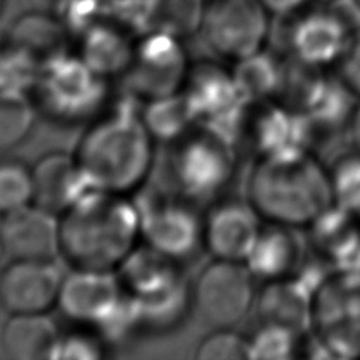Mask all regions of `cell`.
I'll return each instance as SVG.
<instances>
[{
	"instance_id": "33",
	"label": "cell",
	"mask_w": 360,
	"mask_h": 360,
	"mask_svg": "<svg viewBox=\"0 0 360 360\" xmlns=\"http://www.w3.org/2000/svg\"><path fill=\"white\" fill-rule=\"evenodd\" d=\"M101 357V349L95 340L70 335L59 338L51 360H95Z\"/></svg>"
},
{
	"instance_id": "25",
	"label": "cell",
	"mask_w": 360,
	"mask_h": 360,
	"mask_svg": "<svg viewBox=\"0 0 360 360\" xmlns=\"http://www.w3.org/2000/svg\"><path fill=\"white\" fill-rule=\"evenodd\" d=\"M195 120L191 108L185 95L174 94L165 98L152 100L146 109L143 122L152 138L163 141L179 139L190 130V124Z\"/></svg>"
},
{
	"instance_id": "9",
	"label": "cell",
	"mask_w": 360,
	"mask_h": 360,
	"mask_svg": "<svg viewBox=\"0 0 360 360\" xmlns=\"http://www.w3.org/2000/svg\"><path fill=\"white\" fill-rule=\"evenodd\" d=\"M318 10L300 11L291 30V48L297 60L308 68H323L338 63L346 46L360 29V10L352 2L348 13L337 2Z\"/></svg>"
},
{
	"instance_id": "31",
	"label": "cell",
	"mask_w": 360,
	"mask_h": 360,
	"mask_svg": "<svg viewBox=\"0 0 360 360\" xmlns=\"http://www.w3.org/2000/svg\"><path fill=\"white\" fill-rule=\"evenodd\" d=\"M297 335L288 327L276 324H262L261 329L248 340L250 359L258 360H286L291 359L297 348Z\"/></svg>"
},
{
	"instance_id": "40",
	"label": "cell",
	"mask_w": 360,
	"mask_h": 360,
	"mask_svg": "<svg viewBox=\"0 0 360 360\" xmlns=\"http://www.w3.org/2000/svg\"><path fill=\"white\" fill-rule=\"evenodd\" d=\"M352 2H354L359 6V10H360V0H352Z\"/></svg>"
},
{
	"instance_id": "8",
	"label": "cell",
	"mask_w": 360,
	"mask_h": 360,
	"mask_svg": "<svg viewBox=\"0 0 360 360\" xmlns=\"http://www.w3.org/2000/svg\"><path fill=\"white\" fill-rule=\"evenodd\" d=\"M191 300L204 323L215 329H231L256 304L255 276L243 262L217 259L198 276Z\"/></svg>"
},
{
	"instance_id": "14",
	"label": "cell",
	"mask_w": 360,
	"mask_h": 360,
	"mask_svg": "<svg viewBox=\"0 0 360 360\" xmlns=\"http://www.w3.org/2000/svg\"><path fill=\"white\" fill-rule=\"evenodd\" d=\"M261 229V215L252 204L231 201L210 212L202 240L215 259L245 262Z\"/></svg>"
},
{
	"instance_id": "10",
	"label": "cell",
	"mask_w": 360,
	"mask_h": 360,
	"mask_svg": "<svg viewBox=\"0 0 360 360\" xmlns=\"http://www.w3.org/2000/svg\"><path fill=\"white\" fill-rule=\"evenodd\" d=\"M127 79L134 94L149 101L179 94L186 81V57L179 38L149 32L134 46Z\"/></svg>"
},
{
	"instance_id": "7",
	"label": "cell",
	"mask_w": 360,
	"mask_h": 360,
	"mask_svg": "<svg viewBox=\"0 0 360 360\" xmlns=\"http://www.w3.org/2000/svg\"><path fill=\"white\" fill-rule=\"evenodd\" d=\"M270 18L261 0H207L201 32L218 56L239 62L262 51Z\"/></svg>"
},
{
	"instance_id": "24",
	"label": "cell",
	"mask_w": 360,
	"mask_h": 360,
	"mask_svg": "<svg viewBox=\"0 0 360 360\" xmlns=\"http://www.w3.org/2000/svg\"><path fill=\"white\" fill-rule=\"evenodd\" d=\"M354 95L342 79H314L304 95V109L311 124L335 127L351 117Z\"/></svg>"
},
{
	"instance_id": "35",
	"label": "cell",
	"mask_w": 360,
	"mask_h": 360,
	"mask_svg": "<svg viewBox=\"0 0 360 360\" xmlns=\"http://www.w3.org/2000/svg\"><path fill=\"white\" fill-rule=\"evenodd\" d=\"M311 0H261L267 11L276 18H289L299 15L307 8Z\"/></svg>"
},
{
	"instance_id": "28",
	"label": "cell",
	"mask_w": 360,
	"mask_h": 360,
	"mask_svg": "<svg viewBox=\"0 0 360 360\" xmlns=\"http://www.w3.org/2000/svg\"><path fill=\"white\" fill-rule=\"evenodd\" d=\"M43 65L25 51L11 46L0 53V90L27 94L35 89Z\"/></svg>"
},
{
	"instance_id": "2",
	"label": "cell",
	"mask_w": 360,
	"mask_h": 360,
	"mask_svg": "<svg viewBox=\"0 0 360 360\" xmlns=\"http://www.w3.org/2000/svg\"><path fill=\"white\" fill-rule=\"evenodd\" d=\"M248 202L270 223L308 228L333 204L329 171L308 150L261 155L248 179Z\"/></svg>"
},
{
	"instance_id": "23",
	"label": "cell",
	"mask_w": 360,
	"mask_h": 360,
	"mask_svg": "<svg viewBox=\"0 0 360 360\" xmlns=\"http://www.w3.org/2000/svg\"><path fill=\"white\" fill-rule=\"evenodd\" d=\"M204 0H144V34L157 32L182 40L201 30Z\"/></svg>"
},
{
	"instance_id": "41",
	"label": "cell",
	"mask_w": 360,
	"mask_h": 360,
	"mask_svg": "<svg viewBox=\"0 0 360 360\" xmlns=\"http://www.w3.org/2000/svg\"><path fill=\"white\" fill-rule=\"evenodd\" d=\"M0 53H2V51H0Z\"/></svg>"
},
{
	"instance_id": "32",
	"label": "cell",
	"mask_w": 360,
	"mask_h": 360,
	"mask_svg": "<svg viewBox=\"0 0 360 360\" xmlns=\"http://www.w3.org/2000/svg\"><path fill=\"white\" fill-rule=\"evenodd\" d=\"M196 359L199 360H243L250 359L248 340L231 329H217L199 345Z\"/></svg>"
},
{
	"instance_id": "6",
	"label": "cell",
	"mask_w": 360,
	"mask_h": 360,
	"mask_svg": "<svg viewBox=\"0 0 360 360\" xmlns=\"http://www.w3.org/2000/svg\"><path fill=\"white\" fill-rule=\"evenodd\" d=\"M35 90L44 112L62 122L92 115L106 95L105 76L65 54L44 63Z\"/></svg>"
},
{
	"instance_id": "5",
	"label": "cell",
	"mask_w": 360,
	"mask_h": 360,
	"mask_svg": "<svg viewBox=\"0 0 360 360\" xmlns=\"http://www.w3.org/2000/svg\"><path fill=\"white\" fill-rule=\"evenodd\" d=\"M179 139L172 169L180 188L193 198H204L221 190L234 172L233 138L204 124Z\"/></svg>"
},
{
	"instance_id": "12",
	"label": "cell",
	"mask_w": 360,
	"mask_h": 360,
	"mask_svg": "<svg viewBox=\"0 0 360 360\" xmlns=\"http://www.w3.org/2000/svg\"><path fill=\"white\" fill-rule=\"evenodd\" d=\"M0 236L13 261H53L60 255V220L40 205L2 215Z\"/></svg>"
},
{
	"instance_id": "38",
	"label": "cell",
	"mask_w": 360,
	"mask_h": 360,
	"mask_svg": "<svg viewBox=\"0 0 360 360\" xmlns=\"http://www.w3.org/2000/svg\"><path fill=\"white\" fill-rule=\"evenodd\" d=\"M5 255V248H4V240H2V236H0V258Z\"/></svg>"
},
{
	"instance_id": "19",
	"label": "cell",
	"mask_w": 360,
	"mask_h": 360,
	"mask_svg": "<svg viewBox=\"0 0 360 360\" xmlns=\"http://www.w3.org/2000/svg\"><path fill=\"white\" fill-rule=\"evenodd\" d=\"M311 295L300 280H274L269 286L256 295V308H258L262 324H276L288 327L297 333L310 330L311 316Z\"/></svg>"
},
{
	"instance_id": "37",
	"label": "cell",
	"mask_w": 360,
	"mask_h": 360,
	"mask_svg": "<svg viewBox=\"0 0 360 360\" xmlns=\"http://www.w3.org/2000/svg\"><path fill=\"white\" fill-rule=\"evenodd\" d=\"M348 128H349V138H351L352 146H354V150L360 153V103L351 114V117L348 120Z\"/></svg>"
},
{
	"instance_id": "17",
	"label": "cell",
	"mask_w": 360,
	"mask_h": 360,
	"mask_svg": "<svg viewBox=\"0 0 360 360\" xmlns=\"http://www.w3.org/2000/svg\"><path fill=\"white\" fill-rule=\"evenodd\" d=\"M34 201L51 212H65L78 199L92 190L75 157L51 153L32 169Z\"/></svg>"
},
{
	"instance_id": "16",
	"label": "cell",
	"mask_w": 360,
	"mask_h": 360,
	"mask_svg": "<svg viewBox=\"0 0 360 360\" xmlns=\"http://www.w3.org/2000/svg\"><path fill=\"white\" fill-rule=\"evenodd\" d=\"M141 234L150 248L177 261L195 252L202 240V226L188 207L166 202L141 214Z\"/></svg>"
},
{
	"instance_id": "4",
	"label": "cell",
	"mask_w": 360,
	"mask_h": 360,
	"mask_svg": "<svg viewBox=\"0 0 360 360\" xmlns=\"http://www.w3.org/2000/svg\"><path fill=\"white\" fill-rule=\"evenodd\" d=\"M326 357L360 359V270H337L311 295L310 330Z\"/></svg>"
},
{
	"instance_id": "1",
	"label": "cell",
	"mask_w": 360,
	"mask_h": 360,
	"mask_svg": "<svg viewBox=\"0 0 360 360\" xmlns=\"http://www.w3.org/2000/svg\"><path fill=\"white\" fill-rule=\"evenodd\" d=\"M141 212L125 195L89 190L63 212L60 255L75 269L112 272L134 252Z\"/></svg>"
},
{
	"instance_id": "30",
	"label": "cell",
	"mask_w": 360,
	"mask_h": 360,
	"mask_svg": "<svg viewBox=\"0 0 360 360\" xmlns=\"http://www.w3.org/2000/svg\"><path fill=\"white\" fill-rule=\"evenodd\" d=\"M34 201L32 169L19 162H0V215Z\"/></svg>"
},
{
	"instance_id": "22",
	"label": "cell",
	"mask_w": 360,
	"mask_h": 360,
	"mask_svg": "<svg viewBox=\"0 0 360 360\" xmlns=\"http://www.w3.org/2000/svg\"><path fill=\"white\" fill-rule=\"evenodd\" d=\"M133 53L127 35L111 25L94 24L84 32L81 59L101 76L125 73Z\"/></svg>"
},
{
	"instance_id": "27",
	"label": "cell",
	"mask_w": 360,
	"mask_h": 360,
	"mask_svg": "<svg viewBox=\"0 0 360 360\" xmlns=\"http://www.w3.org/2000/svg\"><path fill=\"white\" fill-rule=\"evenodd\" d=\"M35 108L27 94L0 90V150H8L29 136Z\"/></svg>"
},
{
	"instance_id": "11",
	"label": "cell",
	"mask_w": 360,
	"mask_h": 360,
	"mask_svg": "<svg viewBox=\"0 0 360 360\" xmlns=\"http://www.w3.org/2000/svg\"><path fill=\"white\" fill-rule=\"evenodd\" d=\"M62 281L53 261H13L0 274V304L11 314L46 313L57 305Z\"/></svg>"
},
{
	"instance_id": "3",
	"label": "cell",
	"mask_w": 360,
	"mask_h": 360,
	"mask_svg": "<svg viewBox=\"0 0 360 360\" xmlns=\"http://www.w3.org/2000/svg\"><path fill=\"white\" fill-rule=\"evenodd\" d=\"M152 139L143 119L115 112L90 127L75 158L90 188L127 195L150 172Z\"/></svg>"
},
{
	"instance_id": "15",
	"label": "cell",
	"mask_w": 360,
	"mask_h": 360,
	"mask_svg": "<svg viewBox=\"0 0 360 360\" xmlns=\"http://www.w3.org/2000/svg\"><path fill=\"white\" fill-rule=\"evenodd\" d=\"M184 95L195 119H201L205 125L226 134L240 119L242 108L247 105L233 75H224L217 68L198 70Z\"/></svg>"
},
{
	"instance_id": "39",
	"label": "cell",
	"mask_w": 360,
	"mask_h": 360,
	"mask_svg": "<svg viewBox=\"0 0 360 360\" xmlns=\"http://www.w3.org/2000/svg\"><path fill=\"white\" fill-rule=\"evenodd\" d=\"M319 2H323V4H330V2H337V0H319Z\"/></svg>"
},
{
	"instance_id": "18",
	"label": "cell",
	"mask_w": 360,
	"mask_h": 360,
	"mask_svg": "<svg viewBox=\"0 0 360 360\" xmlns=\"http://www.w3.org/2000/svg\"><path fill=\"white\" fill-rule=\"evenodd\" d=\"M304 259V240L297 228L270 223V228L261 229L258 240L243 264L253 276L274 281L288 278L299 269Z\"/></svg>"
},
{
	"instance_id": "29",
	"label": "cell",
	"mask_w": 360,
	"mask_h": 360,
	"mask_svg": "<svg viewBox=\"0 0 360 360\" xmlns=\"http://www.w3.org/2000/svg\"><path fill=\"white\" fill-rule=\"evenodd\" d=\"M329 176L333 204L360 217V153L338 158Z\"/></svg>"
},
{
	"instance_id": "26",
	"label": "cell",
	"mask_w": 360,
	"mask_h": 360,
	"mask_svg": "<svg viewBox=\"0 0 360 360\" xmlns=\"http://www.w3.org/2000/svg\"><path fill=\"white\" fill-rule=\"evenodd\" d=\"M233 78L243 98L256 101L272 95L281 84L283 75L278 65L259 51L237 62Z\"/></svg>"
},
{
	"instance_id": "13",
	"label": "cell",
	"mask_w": 360,
	"mask_h": 360,
	"mask_svg": "<svg viewBox=\"0 0 360 360\" xmlns=\"http://www.w3.org/2000/svg\"><path fill=\"white\" fill-rule=\"evenodd\" d=\"M122 299V283L112 272L76 269L63 276L57 305L76 323L100 326Z\"/></svg>"
},
{
	"instance_id": "36",
	"label": "cell",
	"mask_w": 360,
	"mask_h": 360,
	"mask_svg": "<svg viewBox=\"0 0 360 360\" xmlns=\"http://www.w3.org/2000/svg\"><path fill=\"white\" fill-rule=\"evenodd\" d=\"M70 0H30V5L34 6L35 11L48 13V15L62 16V13L65 11Z\"/></svg>"
},
{
	"instance_id": "34",
	"label": "cell",
	"mask_w": 360,
	"mask_h": 360,
	"mask_svg": "<svg viewBox=\"0 0 360 360\" xmlns=\"http://www.w3.org/2000/svg\"><path fill=\"white\" fill-rule=\"evenodd\" d=\"M338 67L340 79L351 90L352 95L360 98V29L351 37Z\"/></svg>"
},
{
	"instance_id": "21",
	"label": "cell",
	"mask_w": 360,
	"mask_h": 360,
	"mask_svg": "<svg viewBox=\"0 0 360 360\" xmlns=\"http://www.w3.org/2000/svg\"><path fill=\"white\" fill-rule=\"evenodd\" d=\"M10 44L44 63L65 54L67 25L57 16L35 11L18 19L10 32Z\"/></svg>"
},
{
	"instance_id": "20",
	"label": "cell",
	"mask_w": 360,
	"mask_h": 360,
	"mask_svg": "<svg viewBox=\"0 0 360 360\" xmlns=\"http://www.w3.org/2000/svg\"><path fill=\"white\" fill-rule=\"evenodd\" d=\"M59 332L44 313L13 314L0 332V348L13 360H51Z\"/></svg>"
}]
</instances>
